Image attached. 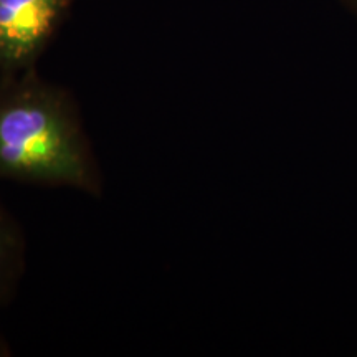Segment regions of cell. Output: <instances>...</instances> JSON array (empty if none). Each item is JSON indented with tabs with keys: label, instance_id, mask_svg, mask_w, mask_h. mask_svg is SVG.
Instances as JSON below:
<instances>
[{
	"label": "cell",
	"instance_id": "cell-4",
	"mask_svg": "<svg viewBox=\"0 0 357 357\" xmlns=\"http://www.w3.org/2000/svg\"><path fill=\"white\" fill-rule=\"evenodd\" d=\"M10 354H12L10 346H8L6 336H3V334L0 333V357H7V356H10Z\"/></svg>",
	"mask_w": 357,
	"mask_h": 357
},
{
	"label": "cell",
	"instance_id": "cell-2",
	"mask_svg": "<svg viewBox=\"0 0 357 357\" xmlns=\"http://www.w3.org/2000/svg\"><path fill=\"white\" fill-rule=\"evenodd\" d=\"M77 0H0V75L37 68Z\"/></svg>",
	"mask_w": 357,
	"mask_h": 357
},
{
	"label": "cell",
	"instance_id": "cell-5",
	"mask_svg": "<svg viewBox=\"0 0 357 357\" xmlns=\"http://www.w3.org/2000/svg\"><path fill=\"white\" fill-rule=\"evenodd\" d=\"M344 7L349 10V13L357 20V0H341Z\"/></svg>",
	"mask_w": 357,
	"mask_h": 357
},
{
	"label": "cell",
	"instance_id": "cell-3",
	"mask_svg": "<svg viewBox=\"0 0 357 357\" xmlns=\"http://www.w3.org/2000/svg\"><path fill=\"white\" fill-rule=\"evenodd\" d=\"M26 266V240L20 223L0 200V307L17 294Z\"/></svg>",
	"mask_w": 357,
	"mask_h": 357
},
{
	"label": "cell",
	"instance_id": "cell-1",
	"mask_svg": "<svg viewBox=\"0 0 357 357\" xmlns=\"http://www.w3.org/2000/svg\"><path fill=\"white\" fill-rule=\"evenodd\" d=\"M0 181L102 195L78 102L38 66L0 75Z\"/></svg>",
	"mask_w": 357,
	"mask_h": 357
}]
</instances>
